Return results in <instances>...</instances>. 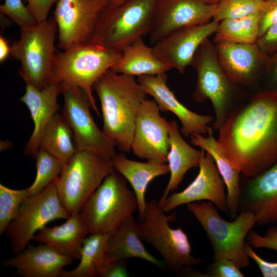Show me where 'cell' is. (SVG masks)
Here are the masks:
<instances>
[{
  "instance_id": "6da1fadb",
  "label": "cell",
  "mask_w": 277,
  "mask_h": 277,
  "mask_svg": "<svg viewBox=\"0 0 277 277\" xmlns=\"http://www.w3.org/2000/svg\"><path fill=\"white\" fill-rule=\"evenodd\" d=\"M217 140L232 164L254 177L277 162V90H263L235 107Z\"/></svg>"
},
{
  "instance_id": "7a4b0ae2",
  "label": "cell",
  "mask_w": 277,
  "mask_h": 277,
  "mask_svg": "<svg viewBox=\"0 0 277 277\" xmlns=\"http://www.w3.org/2000/svg\"><path fill=\"white\" fill-rule=\"evenodd\" d=\"M99 98L103 120L102 132L120 151L131 150L136 117L147 98L134 76L120 74L111 69L94 84Z\"/></svg>"
},
{
  "instance_id": "3957f363",
  "label": "cell",
  "mask_w": 277,
  "mask_h": 277,
  "mask_svg": "<svg viewBox=\"0 0 277 277\" xmlns=\"http://www.w3.org/2000/svg\"><path fill=\"white\" fill-rule=\"evenodd\" d=\"M121 52L122 50L105 48L93 43L57 51L53 63L51 83L83 89L92 109L100 116L92 94L93 85L117 62Z\"/></svg>"
},
{
  "instance_id": "277c9868",
  "label": "cell",
  "mask_w": 277,
  "mask_h": 277,
  "mask_svg": "<svg viewBox=\"0 0 277 277\" xmlns=\"http://www.w3.org/2000/svg\"><path fill=\"white\" fill-rule=\"evenodd\" d=\"M187 208L205 231L212 247L213 260L226 258L240 269L250 265L245 245L247 234L256 224L252 212L241 211L233 221L229 222L219 215L217 208L209 201L190 203Z\"/></svg>"
},
{
  "instance_id": "5b68a950",
  "label": "cell",
  "mask_w": 277,
  "mask_h": 277,
  "mask_svg": "<svg viewBox=\"0 0 277 277\" xmlns=\"http://www.w3.org/2000/svg\"><path fill=\"white\" fill-rule=\"evenodd\" d=\"M175 219V213L167 215L159 201L153 199L147 202L144 216L136 222V228L140 239L160 252L173 273L183 274L203 261L192 255L186 233L181 228L169 225Z\"/></svg>"
},
{
  "instance_id": "8992f818",
  "label": "cell",
  "mask_w": 277,
  "mask_h": 277,
  "mask_svg": "<svg viewBox=\"0 0 277 277\" xmlns=\"http://www.w3.org/2000/svg\"><path fill=\"white\" fill-rule=\"evenodd\" d=\"M19 38L11 46L10 55L19 61L18 73L26 85L42 89L51 84L57 26L54 16L21 28Z\"/></svg>"
},
{
  "instance_id": "52a82bcc",
  "label": "cell",
  "mask_w": 277,
  "mask_h": 277,
  "mask_svg": "<svg viewBox=\"0 0 277 277\" xmlns=\"http://www.w3.org/2000/svg\"><path fill=\"white\" fill-rule=\"evenodd\" d=\"M137 210L127 181L114 171L107 176L80 212L90 234L110 233Z\"/></svg>"
},
{
  "instance_id": "ba28073f",
  "label": "cell",
  "mask_w": 277,
  "mask_h": 277,
  "mask_svg": "<svg viewBox=\"0 0 277 277\" xmlns=\"http://www.w3.org/2000/svg\"><path fill=\"white\" fill-rule=\"evenodd\" d=\"M114 171L112 159L99 153L77 150L63 164L57 179L60 200L71 215L79 213L105 178Z\"/></svg>"
},
{
  "instance_id": "9c48e42d",
  "label": "cell",
  "mask_w": 277,
  "mask_h": 277,
  "mask_svg": "<svg viewBox=\"0 0 277 277\" xmlns=\"http://www.w3.org/2000/svg\"><path fill=\"white\" fill-rule=\"evenodd\" d=\"M157 0H126L109 6L103 13L91 43L122 50L149 34Z\"/></svg>"
},
{
  "instance_id": "30bf717a",
  "label": "cell",
  "mask_w": 277,
  "mask_h": 277,
  "mask_svg": "<svg viewBox=\"0 0 277 277\" xmlns=\"http://www.w3.org/2000/svg\"><path fill=\"white\" fill-rule=\"evenodd\" d=\"M190 65L197 76L192 98L197 103L210 101L215 113L212 125L219 130L234 108L232 103L237 86L226 75L220 63L215 44L209 38L200 46Z\"/></svg>"
},
{
  "instance_id": "8fae6325",
  "label": "cell",
  "mask_w": 277,
  "mask_h": 277,
  "mask_svg": "<svg viewBox=\"0 0 277 277\" xmlns=\"http://www.w3.org/2000/svg\"><path fill=\"white\" fill-rule=\"evenodd\" d=\"M57 179L39 193L29 195L6 229L4 233L13 254L23 251L36 232L48 223L70 216L59 197Z\"/></svg>"
},
{
  "instance_id": "7c38bea8",
  "label": "cell",
  "mask_w": 277,
  "mask_h": 277,
  "mask_svg": "<svg viewBox=\"0 0 277 277\" xmlns=\"http://www.w3.org/2000/svg\"><path fill=\"white\" fill-rule=\"evenodd\" d=\"M61 86L64 102L62 115L72 131L77 150L93 151L113 159L117 154L116 146L96 125L86 92L77 87Z\"/></svg>"
},
{
  "instance_id": "4fadbf2b",
  "label": "cell",
  "mask_w": 277,
  "mask_h": 277,
  "mask_svg": "<svg viewBox=\"0 0 277 277\" xmlns=\"http://www.w3.org/2000/svg\"><path fill=\"white\" fill-rule=\"evenodd\" d=\"M110 0H58L53 12L57 26V47L65 50L91 43Z\"/></svg>"
},
{
  "instance_id": "5bb4252c",
  "label": "cell",
  "mask_w": 277,
  "mask_h": 277,
  "mask_svg": "<svg viewBox=\"0 0 277 277\" xmlns=\"http://www.w3.org/2000/svg\"><path fill=\"white\" fill-rule=\"evenodd\" d=\"M157 103L147 98L138 111L131 150L147 162L165 164L169 150V124L160 113Z\"/></svg>"
},
{
  "instance_id": "9a60e30c",
  "label": "cell",
  "mask_w": 277,
  "mask_h": 277,
  "mask_svg": "<svg viewBox=\"0 0 277 277\" xmlns=\"http://www.w3.org/2000/svg\"><path fill=\"white\" fill-rule=\"evenodd\" d=\"M216 6L203 0H157L148 34L150 43L154 45L182 28L210 22Z\"/></svg>"
},
{
  "instance_id": "2e32d148",
  "label": "cell",
  "mask_w": 277,
  "mask_h": 277,
  "mask_svg": "<svg viewBox=\"0 0 277 277\" xmlns=\"http://www.w3.org/2000/svg\"><path fill=\"white\" fill-rule=\"evenodd\" d=\"M225 189L213 157L205 151L195 178L182 191L169 195L162 208L167 212L184 204L205 200L212 203L217 209L228 213Z\"/></svg>"
},
{
  "instance_id": "e0dca14e",
  "label": "cell",
  "mask_w": 277,
  "mask_h": 277,
  "mask_svg": "<svg viewBox=\"0 0 277 277\" xmlns=\"http://www.w3.org/2000/svg\"><path fill=\"white\" fill-rule=\"evenodd\" d=\"M219 22L215 21L178 29L157 42L152 47L162 61L183 73L191 65L201 44L215 33Z\"/></svg>"
},
{
  "instance_id": "ac0fdd59",
  "label": "cell",
  "mask_w": 277,
  "mask_h": 277,
  "mask_svg": "<svg viewBox=\"0 0 277 277\" xmlns=\"http://www.w3.org/2000/svg\"><path fill=\"white\" fill-rule=\"evenodd\" d=\"M220 63L229 80L235 85L250 86L262 74L269 55L256 43L214 44Z\"/></svg>"
},
{
  "instance_id": "d6986e66",
  "label": "cell",
  "mask_w": 277,
  "mask_h": 277,
  "mask_svg": "<svg viewBox=\"0 0 277 277\" xmlns=\"http://www.w3.org/2000/svg\"><path fill=\"white\" fill-rule=\"evenodd\" d=\"M165 73L154 75L137 76V81L148 95L157 103L160 111L171 112L181 123V133L185 137L205 135L212 130L209 124L213 121L210 115L195 113L182 104L169 89Z\"/></svg>"
},
{
  "instance_id": "ffe728a7",
  "label": "cell",
  "mask_w": 277,
  "mask_h": 277,
  "mask_svg": "<svg viewBox=\"0 0 277 277\" xmlns=\"http://www.w3.org/2000/svg\"><path fill=\"white\" fill-rule=\"evenodd\" d=\"M239 210L252 212L259 226L277 222V162L250 178L241 192Z\"/></svg>"
},
{
  "instance_id": "44dd1931",
  "label": "cell",
  "mask_w": 277,
  "mask_h": 277,
  "mask_svg": "<svg viewBox=\"0 0 277 277\" xmlns=\"http://www.w3.org/2000/svg\"><path fill=\"white\" fill-rule=\"evenodd\" d=\"M73 261L48 245L39 243L36 246L29 244L23 251L4 260L1 264L15 269L14 276L59 277L63 268Z\"/></svg>"
},
{
  "instance_id": "7402d4cb",
  "label": "cell",
  "mask_w": 277,
  "mask_h": 277,
  "mask_svg": "<svg viewBox=\"0 0 277 277\" xmlns=\"http://www.w3.org/2000/svg\"><path fill=\"white\" fill-rule=\"evenodd\" d=\"M61 93L62 87L58 84L51 83L42 89L26 85L25 92L19 101L28 109L34 128L25 147L26 155L34 157L39 149L45 127L60 108L57 98Z\"/></svg>"
},
{
  "instance_id": "603a6c76",
  "label": "cell",
  "mask_w": 277,
  "mask_h": 277,
  "mask_svg": "<svg viewBox=\"0 0 277 277\" xmlns=\"http://www.w3.org/2000/svg\"><path fill=\"white\" fill-rule=\"evenodd\" d=\"M66 220L60 225L45 226L36 232L33 240L48 245L64 256L79 260L84 241L90 233L80 212Z\"/></svg>"
},
{
  "instance_id": "cb8c5ba5",
  "label": "cell",
  "mask_w": 277,
  "mask_h": 277,
  "mask_svg": "<svg viewBox=\"0 0 277 277\" xmlns=\"http://www.w3.org/2000/svg\"><path fill=\"white\" fill-rule=\"evenodd\" d=\"M169 150L167 162L170 177L163 194L158 201L162 207L170 192L175 190L182 182L187 172L199 167L205 150H197L189 145L183 138L175 121L169 122Z\"/></svg>"
},
{
  "instance_id": "d4e9b609",
  "label": "cell",
  "mask_w": 277,
  "mask_h": 277,
  "mask_svg": "<svg viewBox=\"0 0 277 277\" xmlns=\"http://www.w3.org/2000/svg\"><path fill=\"white\" fill-rule=\"evenodd\" d=\"M112 163L114 171L131 185L137 199L139 220H142L145 212L147 187L155 178L169 173L168 165L133 161L123 153H117Z\"/></svg>"
},
{
  "instance_id": "484cf974",
  "label": "cell",
  "mask_w": 277,
  "mask_h": 277,
  "mask_svg": "<svg viewBox=\"0 0 277 277\" xmlns=\"http://www.w3.org/2000/svg\"><path fill=\"white\" fill-rule=\"evenodd\" d=\"M212 134V130L208 133L207 136L201 134L191 135L190 136V142L193 145L204 149L213 157L226 186L228 213L231 218L235 219L238 215L241 194V172L227 157Z\"/></svg>"
},
{
  "instance_id": "4316f807",
  "label": "cell",
  "mask_w": 277,
  "mask_h": 277,
  "mask_svg": "<svg viewBox=\"0 0 277 277\" xmlns=\"http://www.w3.org/2000/svg\"><path fill=\"white\" fill-rule=\"evenodd\" d=\"M136 224L132 215L109 234L106 249L108 258L125 261L138 258L164 268L166 265L165 262L153 256L144 247L137 234Z\"/></svg>"
},
{
  "instance_id": "83f0119b",
  "label": "cell",
  "mask_w": 277,
  "mask_h": 277,
  "mask_svg": "<svg viewBox=\"0 0 277 277\" xmlns=\"http://www.w3.org/2000/svg\"><path fill=\"white\" fill-rule=\"evenodd\" d=\"M171 69L140 37L122 48L118 60L110 69L117 73L139 76L158 75Z\"/></svg>"
},
{
  "instance_id": "f1b7e54d",
  "label": "cell",
  "mask_w": 277,
  "mask_h": 277,
  "mask_svg": "<svg viewBox=\"0 0 277 277\" xmlns=\"http://www.w3.org/2000/svg\"><path fill=\"white\" fill-rule=\"evenodd\" d=\"M109 234H90L84 241L78 265L70 270L63 269L60 277L101 276L108 260L106 249Z\"/></svg>"
},
{
  "instance_id": "f546056e",
  "label": "cell",
  "mask_w": 277,
  "mask_h": 277,
  "mask_svg": "<svg viewBox=\"0 0 277 277\" xmlns=\"http://www.w3.org/2000/svg\"><path fill=\"white\" fill-rule=\"evenodd\" d=\"M40 148L63 164L77 151L72 131L62 114L56 113L45 127L41 138Z\"/></svg>"
},
{
  "instance_id": "4dcf8cb0",
  "label": "cell",
  "mask_w": 277,
  "mask_h": 277,
  "mask_svg": "<svg viewBox=\"0 0 277 277\" xmlns=\"http://www.w3.org/2000/svg\"><path fill=\"white\" fill-rule=\"evenodd\" d=\"M260 16L261 11L242 18L221 21L214 33V44L256 43L259 37Z\"/></svg>"
},
{
  "instance_id": "1f68e13d",
  "label": "cell",
  "mask_w": 277,
  "mask_h": 277,
  "mask_svg": "<svg viewBox=\"0 0 277 277\" xmlns=\"http://www.w3.org/2000/svg\"><path fill=\"white\" fill-rule=\"evenodd\" d=\"M34 157L36 174L32 185L27 188L29 195L39 193L58 178L63 166L60 160L41 148Z\"/></svg>"
},
{
  "instance_id": "d6a6232c",
  "label": "cell",
  "mask_w": 277,
  "mask_h": 277,
  "mask_svg": "<svg viewBox=\"0 0 277 277\" xmlns=\"http://www.w3.org/2000/svg\"><path fill=\"white\" fill-rule=\"evenodd\" d=\"M265 0H221L216 4L213 20L244 17L260 12Z\"/></svg>"
},
{
  "instance_id": "836d02e7",
  "label": "cell",
  "mask_w": 277,
  "mask_h": 277,
  "mask_svg": "<svg viewBox=\"0 0 277 277\" xmlns=\"http://www.w3.org/2000/svg\"><path fill=\"white\" fill-rule=\"evenodd\" d=\"M29 195L27 188L17 190L0 184V235L4 233Z\"/></svg>"
},
{
  "instance_id": "e575fe53",
  "label": "cell",
  "mask_w": 277,
  "mask_h": 277,
  "mask_svg": "<svg viewBox=\"0 0 277 277\" xmlns=\"http://www.w3.org/2000/svg\"><path fill=\"white\" fill-rule=\"evenodd\" d=\"M0 12L14 22L20 29L37 23L22 0H5L0 5Z\"/></svg>"
},
{
  "instance_id": "d590c367",
  "label": "cell",
  "mask_w": 277,
  "mask_h": 277,
  "mask_svg": "<svg viewBox=\"0 0 277 277\" xmlns=\"http://www.w3.org/2000/svg\"><path fill=\"white\" fill-rule=\"evenodd\" d=\"M210 265L208 272L201 273L193 269L187 274L190 276L203 277H244L236 264L229 259L221 258L215 260Z\"/></svg>"
},
{
  "instance_id": "8d00e7d4",
  "label": "cell",
  "mask_w": 277,
  "mask_h": 277,
  "mask_svg": "<svg viewBox=\"0 0 277 277\" xmlns=\"http://www.w3.org/2000/svg\"><path fill=\"white\" fill-rule=\"evenodd\" d=\"M246 238L247 243L252 248H265L277 251V226L269 227L263 235L251 230Z\"/></svg>"
},
{
  "instance_id": "74e56055",
  "label": "cell",
  "mask_w": 277,
  "mask_h": 277,
  "mask_svg": "<svg viewBox=\"0 0 277 277\" xmlns=\"http://www.w3.org/2000/svg\"><path fill=\"white\" fill-rule=\"evenodd\" d=\"M276 22L277 0H265L263 9L261 11L259 37L263 35L271 26Z\"/></svg>"
},
{
  "instance_id": "f35d334b",
  "label": "cell",
  "mask_w": 277,
  "mask_h": 277,
  "mask_svg": "<svg viewBox=\"0 0 277 277\" xmlns=\"http://www.w3.org/2000/svg\"><path fill=\"white\" fill-rule=\"evenodd\" d=\"M245 250L250 259L256 264L263 276L277 277V262H272L264 260L247 242L245 243Z\"/></svg>"
},
{
  "instance_id": "ab89813d",
  "label": "cell",
  "mask_w": 277,
  "mask_h": 277,
  "mask_svg": "<svg viewBox=\"0 0 277 277\" xmlns=\"http://www.w3.org/2000/svg\"><path fill=\"white\" fill-rule=\"evenodd\" d=\"M58 0H29L27 8L37 23L44 22L51 6Z\"/></svg>"
},
{
  "instance_id": "60d3db41",
  "label": "cell",
  "mask_w": 277,
  "mask_h": 277,
  "mask_svg": "<svg viewBox=\"0 0 277 277\" xmlns=\"http://www.w3.org/2000/svg\"><path fill=\"white\" fill-rule=\"evenodd\" d=\"M256 43L269 56L277 51V22L271 26Z\"/></svg>"
},
{
  "instance_id": "b9f144b4",
  "label": "cell",
  "mask_w": 277,
  "mask_h": 277,
  "mask_svg": "<svg viewBox=\"0 0 277 277\" xmlns=\"http://www.w3.org/2000/svg\"><path fill=\"white\" fill-rule=\"evenodd\" d=\"M130 276L127 269V261L111 259L108 260L100 277H127Z\"/></svg>"
},
{
  "instance_id": "7bdbcfd3",
  "label": "cell",
  "mask_w": 277,
  "mask_h": 277,
  "mask_svg": "<svg viewBox=\"0 0 277 277\" xmlns=\"http://www.w3.org/2000/svg\"><path fill=\"white\" fill-rule=\"evenodd\" d=\"M266 89L277 90V51L269 56L264 73Z\"/></svg>"
},
{
  "instance_id": "ee69618b",
  "label": "cell",
  "mask_w": 277,
  "mask_h": 277,
  "mask_svg": "<svg viewBox=\"0 0 277 277\" xmlns=\"http://www.w3.org/2000/svg\"><path fill=\"white\" fill-rule=\"evenodd\" d=\"M11 46L7 39L2 35L0 36V62L1 63L5 61L9 55H10Z\"/></svg>"
},
{
  "instance_id": "f6af8a7d",
  "label": "cell",
  "mask_w": 277,
  "mask_h": 277,
  "mask_svg": "<svg viewBox=\"0 0 277 277\" xmlns=\"http://www.w3.org/2000/svg\"><path fill=\"white\" fill-rule=\"evenodd\" d=\"M11 142L8 141L1 142V151H4L11 147Z\"/></svg>"
},
{
  "instance_id": "bcb514c9",
  "label": "cell",
  "mask_w": 277,
  "mask_h": 277,
  "mask_svg": "<svg viewBox=\"0 0 277 277\" xmlns=\"http://www.w3.org/2000/svg\"><path fill=\"white\" fill-rule=\"evenodd\" d=\"M126 0H110V6H117L123 3Z\"/></svg>"
},
{
  "instance_id": "7dc6e473",
  "label": "cell",
  "mask_w": 277,
  "mask_h": 277,
  "mask_svg": "<svg viewBox=\"0 0 277 277\" xmlns=\"http://www.w3.org/2000/svg\"><path fill=\"white\" fill-rule=\"evenodd\" d=\"M204 2L209 4H216L221 0H203Z\"/></svg>"
},
{
  "instance_id": "c3c4849f",
  "label": "cell",
  "mask_w": 277,
  "mask_h": 277,
  "mask_svg": "<svg viewBox=\"0 0 277 277\" xmlns=\"http://www.w3.org/2000/svg\"><path fill=\"white\" fill-rule=\"evenodd\" d=\"M28 1H29V0H27Z\"/></svg>"
}]
</instances>
